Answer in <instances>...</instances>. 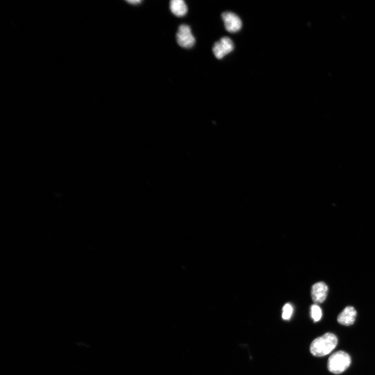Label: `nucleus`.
Segmentation results:
<instances>
[{
    "label": "nucleus",
    "instance_id": "obj_4",
    "mask_svg": "<svg viewBox=\"0 0 375 375\" xmlns=\"http://www.w3.org/2000/svg\"><path fill=\"white\" fill-rule=\"evenodd\" d=\"M233 49L234 45L232 41L229 38L225 37L214 44L213 52L217 58L222 59L232 51Z\"/></svg>",
    "mask_w": 375,
    "mask_h": 375
},
{
    "label": "nucleus",
    "instance_id": "obj_6",
    "mask_svg": "<svg viewBox=\"0 0 375 375\" xmlns=\"http://www.w3.org/2000/svg\"><path fill=\"white\" fill-rule=\"evenodd\" d=\"M328 292V287L324 282L315 284L312 288L311 296L315 304L323 303L326 300Z\"/></svg>",
    "mask_w": 375,
    "mask_h": 375
},
{
    "label": "nucleus",
    "instance_id": "obj_7",
    "mask_svg": "<svg viewBox=\"0 0 375 375\" xmlns=\"http://www.w3.org/2000/svg\"><path fill=\"white\" fill-rule=\"evenodd\" d=\"M357 316V312L355 308L348 306L338 315L337 321L340 324L349 326L354 324Z\"/></svg>",
    "mask_w": 375,
    "mask_h": 375
},
{
    "label": "nucleus",
    "instance_id": "obj_3",
    "mask_svg": "<svg viewBox=\"0 0 375 375\" xmlns=\"http://www.w3.org/2000/svg\"><path fill=\"white\" fill-rule=\"evenodd\" d=\"M177 43L184 48H192L195 42L190 27L187 25H182L179 27L176 34Z\"/></svg>",
    "mask_w": 375,
    "mask_h": 375
},
{
    "label": "nucleus",
    "instance_id": "obj_10",
    "mask_svg": "<svg viewBox=\"0 0 375 375\" xmlns=\"http://www.w3.org/2000/svg\"><path fill=\"white\" fill-rule=\"evenodd\" d=\"M293 313V308L290 304H286L283 309L282 318L284 320H289Z\"/></svg>",
    "mask_w": 375,
    "mask_h": 375
},
{
    "label": "nucleus",
    "instance_id": "obj_11",
    "mask_svg": "<svg viewBox=\"0 0 375 375\" xmlns=\"http://www.w3.org/2000/svg\"><path fill=\"white\" fill-rule=\"evenodd\" d=\"M127 2L131 5H135L141 3L142 2L140 1V0H129V1H127Z\"/></svg>",
    "mask_w": 375,
    "mask_h": 375
},
{
    "label": "nucleus",
    "instance_id": "obj_9",
    "mask_svg": "<svg viewBox=\"0 0 375 375\" xmlns=\"http://www.w3.org/2000/svg\"><path fill=\"white\" fill-rule=\"evenodd\" d=\"M322 309L318 304H315L311 306V315L314 322L320 321L322 319Z\"/></svg>",
    "mask_w": 375,
    "mask_h": 375
},
{
    "label": "nucleus",
    "instance_id": "obj_8",
    "mask_svg": "<svg viewBox=\"0 0 375 375\" xmlns=\"http://www.w3.org/2000/svg\"><path fill=\"white\" fill-rule=\"evenodd\" d=\"M170 9L175 15L179 17L184 16L188 11L186 4L183 0H172L170 3Z\"/></svg>",
    "mask_w": 375,
    "mask_h": 375
},
{
    "label": "nucleus",
    "instance_id": "obj_2",
    "mask_svg": "<svg viewBox=\"0 0 375 375\" xmlns=\"http://www.w3.org/2000/svg\"><path fill=\"white\" fill-rule=\"evenodd\" d=\"M351 359L346 352L339 351L332 354L329 357L327 367L328 370L334 374H340L350 366Z\"/></svg>",
    "mask_w": 375,
    "mask_h": 375
},
{
    "label": "nucleus",
    "instance_id": "obj_5",
    "mask_svg": "<svg viewBox=\"0 0 375 375\" xmlns=\"http://www.w3.org/2000/svg\"><path fill=\"white\" fill-rule=\"evenodd\" d=\"M222 17L225 24L226 29L230 32H236L240 30L242 27L241 18L232 12H225L222 14Z\"/></svg>",
    "mask_w": 375,
    "mask_h": 375
},
{
    "label": "nucleus",
    "instance_id": "obj_1",
    "mask_svg": "<svg viewBox=\"0 0 375 375\" xmlns=\"http://www.w3.org/2000/svg\"><path fill=\"white\" fill-rule=\"evenodd\" d=\"M338 344L336 335L328 332L315 339L310 346L311 353L315 357H323L331 353Z\"/></svg>",
    "mask_w": 375,
    "mask_h": 375
}]
</instances>
